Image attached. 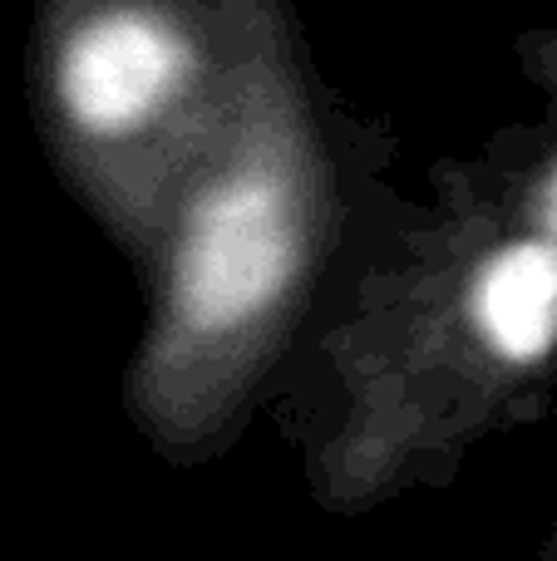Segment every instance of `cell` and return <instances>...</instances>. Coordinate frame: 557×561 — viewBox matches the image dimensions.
I'll list each match as a JSON object with an SVG mask.
<instances>
[{
    "mask_svg": "<svg viewBox=\"0 0 557 561\" xmlns=\"http://www.w3.org/2000/svg\"><path fill=\"white\" fill-rule=\"evenodd\" d=\"M227 20L232 108L144 276L118 385L128 424L173 468L247 434L410 203L385 178L390 128L326 84L292 0H227Z\"/></svg>",
    "mask_w": 557,
    "mask_h": 561,
    "instance_id": "obj_1",
    "label": "cell"
},
{
    "mask_svg": "<svg viewBox=\"0 0 557 561\" xmlns=\"http://www.w3.org/2000/svg\"><path fill=\"white\" fill-rule=\"evenodd\" d=\"M306 488L361 517L557 409V242L430 183L272 394Z\"/></svg>",
    "mask_w": 557,
    "mask_h": 561,
    "instance_id": "obj_2",
    "label": "cell"
},
{
    "mask_svg": "<svg viewBox=\"0 0 557 561\" xmlns=\"http://www.w3.org/2000/svg\"><path fill=\"white\" fill-rule=\"evenodd\" d=\"M25 89L59 183L144 280L232 108L227 0H35Z\"/></svg>",
    "mask_w": 557,
    "mask_h": 561,
    "instance_id": "obj_3",
    "label": "cell"
},
{
    "mask_svg": "<svg viewBox=\"0 0 557 561\" xmlns=\"http://www.w3.org/2000/svg\"><path fill=\"white\" fill-rule=\"evenodd\" d=\"M430 183H444L499 217L557 242V128L513 124L493 134L479 153L444 158L430 168Z\"/></svg>",
    "mask_w": 557,
    "mask_h": 561,
    "instance_id": "obj_4",
    "label": "cell"
},
{
    "mask_svg": "<svg viewBox=\"0 0 557 561\" xmlns=\"http://www.w3.org/2000/svg\"><path fill=\"white\" fill-rule=\"evenodd\" d=\"M513 55L523 79L543 94V124L557 128V30H523L513 39Z\"/></svg>",
    "mask_w": 557,
    "mask_h": 561,
    "instance_id": "obj_5",
    "label": "cell"
},
{
    "mask_svg": "<svg viewBox=\"0 0 557 561\" xmlns=\"http://www.w3.org/2000/svg\"><path fill=\"white\" fill-rule=\"evenodd\" d=\"M533 561H557V523L548 527V537L538 542V552H533Z\"/></svg>",
    "mask_w": 557,
    "mask_h": 561,
    "instance_id": "obj_6",
    "label": "cell"
}]
</instances>
